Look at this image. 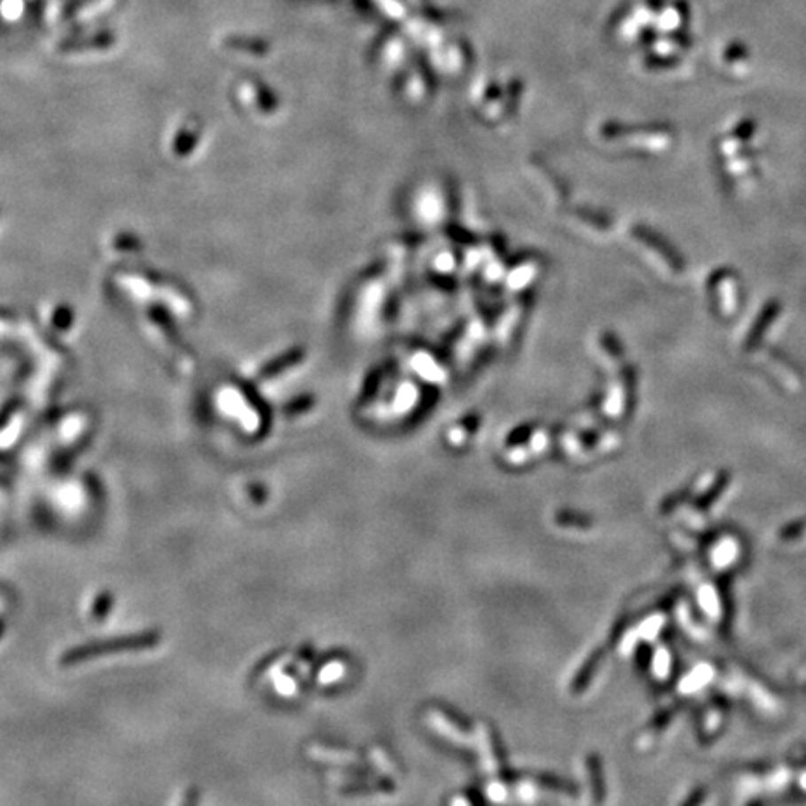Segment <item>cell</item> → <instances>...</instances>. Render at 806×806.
<instances>
[{
    "mask_svg": "<svg viewBox=\"0 0 806 806\" xmlns=\"http://www.w3.org/2000/svg\"><path fill=\"white\" fill-rule=\"evenodd\" d=\"M114 3H116V0H92V3L82 6L79 10V20H88V17H94L98 13H103L109 8H113Z\"/></svg>",
    "mask_w": 806,
    "mask_h": 806,
    "instance_id": "cell-2",
    "label": "cell"
},
{
    "mask_svg": "<svg viewBox=\"0 0 806 806\" xmlns=\"http://www.w3.org/2000/svg\"><path fill=\"white\" fill-rule=\"evenodd\" d=\"M157 642L155 635H137V637H123V638H114V640H106V642H98V644H90V646H81L74 648L67 652L62 659L64 665H75V662L86 661V659H96L105 653H116V652H133V650H145L153 646Z\"/></svg>",
    "mask_w": 806,
    "mask_h": 806,
    "instance_id": "cell-1",
    "label": "cell"
},
{
    "mask_svg": "<svg viewBox=\"0 0 806 806\" xmlns=\"http://www.w3.org/2000/svg\"><path fill=\"white\" fill-rule=\"evenodd\" d=\"M340 676H342V667H340L338 662H334V665L324 669V672H321V682H333V679H336Z\"/></svg>",
    "mask_w": 806,
    "mask_h": 806,
    "instance_id": "cell-3",
    "label": "cell"
}]
</instances>
